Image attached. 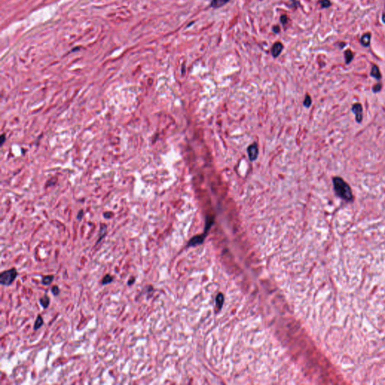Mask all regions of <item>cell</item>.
<instances>
[{
    "instance_id": "1",
    "label": "cell",
    "mask_w": 385,
    "mask_h": 385,
    "mask_svg": "<svg viewBox=\"0 0 385 385\" xmlns=\"http://www.w3.org/2000/svg\"><path fill=\"white\" fill-rule=\"evenodd\" d=\"M333 186L335 194L345 201L350 202L353 199V193L351 187L341 177H334L333 178Z\"/></svg>"
},
{
    "instance_id": "2",
    "label": "cell",
    "mask_w": 385,
    "mask_h": 385,
    "mask_svg": "<svg viewBox=\"0 0 385 385\" xmlns=\"http://www.w3.org/2000/svg\"><path fill=\"white\" fill-rule=\"evenodd\" d=\"M17 277V271L15 268L5 270L0 274V284L3 286H10Z\"/></svg>"
},
{
    "instance_id": "3",
    "label": "cell",
    "mask_w": 385,
    "mask_h": 385,
    "mask_svg": "<svg viewBox=\"0 0 385 385\" xmlns=\"http://www.w3.org/2000/svg\"><path fill=\"white\" fill-rule=\"evenodd\" d=\"M352 111H353V112L355 114V118H356V121L357 123H361L363 121V107H362V105L360 104V103H356V104H353V106H352Z\"/></svg>"
},
{
    "instance_id": "4",
    "label": "cell",
    "mask_w": 385,
    "mask_h": 385,
    "mask_svg": "<svg viewBox=\"0 0 385 385\" xmlns=\"http://www.w3.org/2000/svg\"><path fill=\"white\" fill-rule=\"evenodd\" d=\"M248 154L250 159L251 161H254L257 158L258 154H259V149H258L257 144L256 143L251 144L248 147Z\"/></svg>"
},
{
    "instance_id": "5",
    "label": "cell",
    "mask_w": 385,
    "mask_h": 385,
    "mask_svg": "<svg viewBox=\"0 0 385 385\" xmlns=\"http://www.w3.org/2000/svg\"><path fill=\"white\" fill-rule=\"evenodd\" d=\"M284 46L281 43V42H276L275 44H274V45L272 46V54L274 57H277L280 55V54L281 53V51L283 50Z\"/></svg>"
},
{
    "instance_id": "6",
    "label": "cell",
    "mask_w": 385,
    "mask_h": 385,
    "mask_svg": "<svg viewBox=\"0 0 385 385\" xmlns=\"http://www.w3.org/2000/svg\"><path fill=\"white\" fill-rule=\"evenodd\" d=\"M370 41H371V34L369 32H367L361 37L360 43L363 47H368L370 45Z\"/></svg>"
},
{
    "instance_id": "7",
    "label": "cell",
    "mask_w": 385,
    "mask_h": 385,
    "mask_svg": "<svg viewBox=\"0 0 385 385\" xmlns=\"http://www.w3.org/2000/svg\"><path fill=\"white\" fill-rule=\"evenodd\" d=\"M370 75H371L372 77L375 78L377 80H381V74L380 70H379V68L376 65H372Z\"/></svg>"
},
{
    "instance_id": "8",
    "label": "cell",
    "mask_w": 385,
    "mask_h": 385,
    "mask_svg": "<svg viewBox=\"0 0 385 385\" xmlns=\"http://www.w3.org/2000/svg\"><path fill=\"white\" fill-rule=\"evenodd\" d=\"M106 233H107V226L106 224H101L100 229H99V239H98V241L96 242V245H98L99 242H101L102 238L106 236Z\"/></svg>"
},
{
    "instance_id": "9",
    "label": "cell",
    "mask_w": 385,
    "mask_h": 385,
    "mask_svg": "<svg viewBox=\"0 0 385 385\" xmlns=\"http://www.w3.org/2000/svg\"><path fill=\"white\" fill-rule=\"evenodd\" d=\"M39 302H40L41 305L45 309L48 308L49 305H50V298L47 295H45L44 297H41L40 300H39Z\"/></svg>"
},
{
    "instance_id": "10",
    "label": "cell",
    "mask_w": 385,
    "mask_h": 385,
    "mask_svg": "<svg viewBox=\"0 0 385 385\" xmlns=\"http://www.w3.org/2000/svg\"><path fill=\"white\" fill-rule=\"evenodd\" d=\"M229 0H212L211 2V6L213 8H220L226 5Z\"/></svg>"
},
{
    "instance_id": "11",
    "label": "cell",
    "mask_w": 385,
    "mask_h": 385,
    "mask_svg": "<svg viewBox=\"0 0 385 385\" xmlns=\"http://www.w3.org/2000/svg\"><path fill=\"white\" fill-rule=\"evenodd\" d=\"M43 324H44L43 318H42V317L40 315H38V317H37L36 320H35V323H34L33 330H39V329H40L41 327L43 326Z\"/></svg>"
},
{
    "instance_id": "12",
    "label": "cell",
    "mask_w": 385,
    "mask_h": 385,
    "mask_svg": "<svg viewBox=\"0 0 385 385\" xmlns=\"http://www.w3.org/2000/svg\"><path fill=\"white\" fill-rule=\"evenodd\" d=\"M54 279V275H46V276H44L42 279V284L45 286H47V285L50 284L52 283Z\"/></svg>"
},
{
    "instance_id": "13",
    "label": "cell",
    "mask_w": 385,
    "mask_h": 385,
    "mask_svg": "<svg viewBox=\"0 0 385 385\" xmlns=\"http://www.w3.org/2000/svg\"><path fill=\"white\" fill-rule=\"evenodd\" d=\"M353 57H354V55H353V53L352 52L351 50L349 49V50H347L345 52V62H346L347 64H349L352 60H353Z\"/></svg>"
},
{
    "instance_id": "14",
    "label": "cell",
    "mask_w": 385,
    "mask_h": 385,
    "mask_svg": "<svg viewBox=\"0 0 385 385\" xmlns=\"http://www.w3.org/2000/svg\"><path fill=\"white\" fill-rule=\"evenodd\" d=\"M114 281V277L112 275H111L110 274H107V275H105L103 277L102 280V285H107L108 284L111 283Z\"/></svg>"
},
{
    "instance_id": "15",
    "label": "cell",
    "mask_w": 385,
    "mask_h": 385,
    "mask_svg": "<svg viewBox=\"0 0 385 385\" xmlns=\"http://www.w3.org/2000/svg\"><path fill=\"white\" fill-rule=\"evenodd\" d=\"M319 4L320 5L322 9H327V8H330L331 6L332 3L330 0H320Z\"/></svg>"
},
{
    "instance_id": "16",
    "label": "cell",
    "mask_w": 385,
    "mask_h": 385,
    "mask_svg": "<svg viewBox=\"0 0 385 385\" xmlns=\"http://www.w3.org/2000/svg\"><path fill=\"white\" fill-rule=\"evenodd\" d=\"M51 293H52L53 295L55 296V297H57V296L60 294V290L59 287L57 286V285H54V286L52 287V288H51Z\"/></svg>"
},
{
    "instance_id": "17",
    "label": "cell",
    "mask_w": 385,
    "mask_h": 385,
    "mask_svg": "<svg viewBox=\"0 0 385 385\" xmlns=\"http://www.w3.org/2000/svg\"><path fill=\"white\" fill-rule=\"evenodd\" d=\"M304 105H305V106H306V107H309V106L312 105V99H311L309 95L305 96V101H304Z\"/></svg>"
},
{
    "instance_id": "18",
    "label": "cell",
    "mask_w": 385,
    "mask_h": 385,
    "mask_svg": "<svg viewBox=\"0 0 385 385\" xmlns=\"http://www.w3.org/2000/svg\"><path fill=\"white\" fill-rule=\"evenodd\" d=\"M382 85L381 83H379V84H376L372 88V91H373L374 93H379V91H381V90Z\"/></svg>"
},
{
    "instance_id": "19",
    "label": "cell",
    "mask_w": 385,
    "mask_h": 385,
    "mask_svg": "<svg viewBox=\"0 0 385 385\" xmlns=\"http://www.w3.org/2000/svg\"><path fill=\"white\" fill-rule=\"evenodd\" d=\"M135 282H136V278H135V277H133V276H132V277H130V278H129V280H128L127 285H128V286H132V284H134Z\"/></svg>"
},
{
    "instance_id": "20",
    "label": "cell",
    "mask_w": 385,
    "mask_h": 385,
    "mask_svg": "<svg viewBox=\"0 0 385 385\" xmlns=\"http://www.w3.org/2000/svg\"><path fill=\"white\" fill-rule=\"evenodd\" d=\"M281 24H283V25H285L287 24V17L286 15H282L281 17Z\"/></svg>"
},
{
    "instance_id": "21",
    "label": "cell",
    "mask_w": 385,
    "mask_h": 385,
    "mask_svg": "<svg viewBox=\"0 0 385 385\" xmlns=\"http://www.w3.org/2000/svg\"><path fill=\"white\" fill-rule=\"evenodd\" d=\"M83 216H84V211H83V210H80V211L78 212V214L77 219L78 220V221H81L83 218Z\"/></svg>"
},
{
    "instance_id": "22",
    "label": "cell",
    "mask_w": 385,
    "mask_h": 385,
    "mask_svg": "<svg viewBox=\"0 0 385 385\" xmlns=\"http://www.w3.org/2000/svg\"><path fill=\"white\" fill-rule=\"evenodd\" d=\"M112 216H113V214L111 212H109V213L107 212L104 214V217L106 218H111Z\"/></svg>"
},
{
    "instance_id": "23",
    "label": "cell",
    "mask_w": 385,
    "mask_h": 385,
    "mask_svg": "<svg viewBox=\"0 0 385 385\" xmlns=\"http://www.w3.org/2000/svg\"><path fill=\"white\" fill-rule=\"evenodd\" d=\"M273 31H274V32H275V33H278L280 31L279 27H278V26H275V27H273Z\"/></svg>"
},
{
    "instance_id": "24",
    "label": "cell",
    "mask_w": 385,
    "mask_h": 385,
    "mask_svg": "<svg viewBox=\"0 0 385 385\" xmlns=\"http://www.w3.org/2000/svg\"><path fill=\"white\" fill-rule=\"evenodd\" d=\"M5 142V135H2L1 136V144H2Z\"/></svg>"
},
{
    "instance_id": "25",
    "label": "cell",
    "mask_w": 385,
    "mask_h": 385,
    "mask_svg": "<svg viewBox=\"0 0 385 385\" xmlns=\"http://www.w3.org/2000/svg\"><path fill=\"white\" fill-rule=\"evenodd\" d=\"M382 21L385 24V14H383V15H382Z\"/></svg>"
}]
</instances>
